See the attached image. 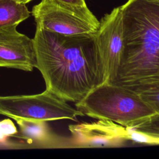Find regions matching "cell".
Wrapping results in <instances>:
<instances>
[{"mask_svg": "<svg viewBox=\"0 0 159 159\" xmlns=\"http://www.w3.org/2000/svg\"><path fill=\"white\" fill-rule=\"evenodd\" d=\"M120 9L124 47L111 84L159 78V0H128Z\"/></svg>", "mask_w": 159, "mask_h": 159, "instance_id": "7a4b0ae2", "label": "cell"}, {"mask_svg": "<svg viewBox=\"0 0 159 159\" xmlns=\"http://www.w3.org/2000/svg\"><path fill=\"white\" fill-rule=\"evenodd\" d=\"M59 4L75 8L87 7L85 0H52Z\"/></svg>", "mask_w": 159, "mask_h": 159, "instance_id": "5bb4252c", "label": "cell"}, {"mask_svg": "<svg viewBox=\"0 0 159 159\" xmlns=\"http://www.w3.org/2000/svg\"><path fill=\"white\" fill-rule=\"evenodd\" d=\"M129 140L148 145H159V114L129 129Z\"/></svg>", "mask_w": 159, "mask_h": 159, "instance_id": "8fae6325", "label": "cell"}, {"mask_svg": "<svg viewBox=\"0 0 159 159\" xmlns=\"http://www.w3.org/2000/svg\"><path fill=\"white\" fill-rule=\"evenodd\" d=\"M14 122L9 119L0 121V142L6 140L9 137H13L17 133Z\"/></svg>", "mask_w": 159, "mask_h": 159, "instance_id": "4fadbf2b", "label": "cell"}, {"mask_svg": "<svg viewBox=\"0 0 159 159\" xmlns=\"http://www.w3.org/2000/svg\"><path fill=\"white\" fill-rule=\"evenodd\" d=\"M68 128L71 148L119 147L129 140L127 127L107 120L70 125Z\"/></svg>", "mask_w": 159, "mask_h": 159, "instance_id": "52a82bcc", "label": "cell"}, {"mask_svg": "<svg viewBox=\"0 0 159 159\" xmlns=\"http://www.w3.org/2000/svg\"><path fill=\"white\" fill-rule=\"evenodd\" d=\"M30 14L25 4L16 0H0V29L17 25Z\"/></svg>", "mask_w": 159, "mask_h": 159, "instance_id": "30bf717a", "label": "cell"}, {"mask_svg": "<svg viewBox=\"0 0 159 159\" xmlns=\"http://www.w3.org/2000/svg\"><path fill=\"white\" fill-rule=\"evenodd\" d=\"M19 130L13 137L24 140L29 148H71L70 140L54 134L47 121L14 119Z\"/></svg>", "mask_w": 159, "mask_h": 159, "instance_id": "9c48e42d", "label": "cell"}, {"mask_svg": "<svg viewBox=\"0 0 159 159\" xmlns=\"http://www.w3.org/2000/svg\"><path fill=\"white\" fill-rule=\"evenodd\" d=\"M32 14L36 26L68 36L94 35L100 24L88 7H71L52 0H42Z\"/></svg>", "mask_w": 159, "mask_h": 159, "instance_id": "5b68a950", "label": "cell"}, {"mask_svg": "<svg viewBox=\"0 0 159 159\" xmlns=\"http://www.w3.org/2000/svg\"><path fill=\"white\" fill-rule=\"evenodd\" d=\"M17 2H20V3H22V4H27L28 2H29L30 1L32 0H16Z\"/></svg>", "mask_w": 159, "mask_h": 159, "instance_id": "9a60e30c", "label": "cell"}, {"mask_svg": "<svg viewBox=\"0 0 159 159\" xmlns=\"http://www.w3.org/2000/svg\"><path fill=\"white\" fill-rule=\"evenodd\" d=\"M0 114L11 119L39 120L70 119L76 120L84 114L45 89L33 95L0 96Z\"/></svg>", "mask_w": 159, "mask_h": 159, "instance_id": "277c9868", "label": "cell"}, {"mask_svg": "<svg viewBox=\"0 0 159 159\" xmlns=\"http://www.w3.org/2000/svg\"><path fill=\"white\" fill-rule=\"evenodd\" d=\"M125 87L139 94L159 114V78L140 81Z\"/></svg>", "mask_w": 159, "mask_h": 159, "instance_id": "7c38bea8", "label": "cell"}, {"mask_svg": "<svg viewBox=\"0 0 159 159\" xmlns=\"http://www.w3.org/2000/svg\"><path fill=\"white\" fill-rule=\"evenodd\" d=\"M17 26L0 29V67L32 71L37 65L34 41L19 32Z\"/></svg>", "mask_w": 159, "mask_h": 159, "instance_id": "ba28073f", "label": "cell"}, {"mask_svg": "<svg viewBox=\"0 0 159 159\" xmlns=\"http://www.w3.org/2000/svg\"><path fill=\"white\" fill-rule=\"evenodd\" d=\"M76 109L88 117L134 127L150 120L157 112L134 90L114 84H102L80 101Z\"/></svg>", "mask_w": 159, "mask_h": 159, "instance_id": "3957f363", "label": "cell"}, {"mask_svg": "<svg viewBox=\"0 0 159 159\" xmlns=\"http://www.w3.org/2000/svg\"><path fill=\"white\" fill-rule=\"evenodd\" d=\"M37 65L46 89L65 101L77 102L102 84L94 34L68 36L36 26Z\"/></svg>", "mask_w": 159, "mask_h": 159, "instance_id": "6da1fadb", "label": "cell"}, {"mask_svg": "<svg viewBox=\"0 0 159 159\" xmlns=\"http://www.w3.org/2000/svg\"><path fill=\"white\" fill-rule=\"evenodd\" d=\"M99 22V27L94 37L101 65L102 84H110L117 76L124 52L120 6L106 14Z\"/></svg>", "mask_w": 159, "mask_h": 159, "instance_id": "8992f818", "label": "cell"}]
</instances>
